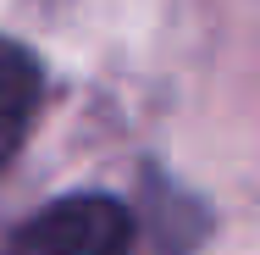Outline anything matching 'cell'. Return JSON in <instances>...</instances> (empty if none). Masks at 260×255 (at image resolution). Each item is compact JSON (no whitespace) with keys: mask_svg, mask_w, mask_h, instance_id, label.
I'll return each mask as SVG.
<instances>
[{"mask_svg":"<svg viewBox=\"0 0 260 255\" xmlns=\"http://www.w3.org/2000/svg\"><path fill=\"white\" fill-rule=\"evenodd\" d=\"M6 255H133V211L116 194H61L11 233Z\"/></svg>","mask_w":260,"mask_h":255,"instance_id":"obj_1","label":"cell"},{"mask_svg":"<svg viewBox=\"0 0 260 255\" xmlns=\"http://www.w3.org/2000/svg\"><path fill=\"white\" fill-rule=\"evenodd\" d=\"M39 100H45V67H39V55L11 45V39H0V166L34 133Z\"/></svg>","mask_w":260,"mask_h":255,"instance_id":"obj_2","label":"cell"}]
</instances>
